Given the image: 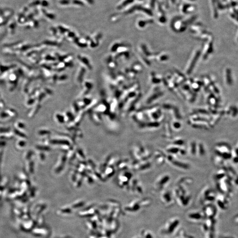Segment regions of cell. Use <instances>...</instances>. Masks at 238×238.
<instances>
[{
    "label": "cell",
    "mask_w": 238,
    "mask_h": 238,
    "mask_svg": "<svg viewBox=\"0 0 238 238\" xmlns=\"http://www.w3.org/2000/svg\"><path fill=\"white\" fill-rule=\"evenodd\" d=\"M179 220L177 219H172L167 223L161 230L162 234L165 236H169L174 232L179 225Z\"/></svg>",
    "instance_id": "1"
},
{
    "label": "cell",
    "mask_w": 238,
    "mask_h": 238,
    "mask_svg": "<svg viewBox=\"0 0 238 238\" xmlns=\"http://www.w3.org/2000/svg\"><path fill=\"white\" fill-rule=\"evenodd\" d=\"M170 180V177L168 174H164L159 177L155 183V188L157 190L161 189L166 186Z\"/></svg>",
    "instance_id": "2"
},
{
    "label": "cell",
    "mask_w": 238,
    "mask_h": 238,
    "mask_svg": "<svg viewBox=\"0 0 238 238\" xmlns=\"http://www.w3.org/2000/svg\"><path fill=\"white\" fill-rule=\"evenodd\" d=\"M188 218L190 221L196 223L198 221H201L202 219V215L198 212H190L188 214Z\"/></svg>",
    "instance_id": "3"
},
{
    "label": "cell",
    "mask_w": 238,
    "mask_h": 238,
    "mask_svg": "<svg viewBox=\"0 0 238 238\" xmlns=\"http://www.w3.org/2000/svg\"><path fill=\"white\" fill-rule=\"evenodd\" d=\"M161 199L163 203L166 205H170L172 204V198L170 193L168 191L164 192L161 194Z\"/></svg>",
    "instance_id": "4"
}]
</instances>
